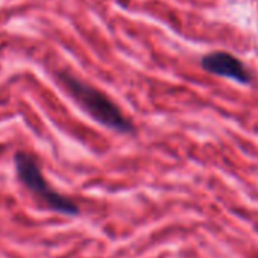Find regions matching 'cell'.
I'll return each mask as SVG.
<instances>
[{
    "mask_svg": "<svg viewBox=\"0 0 258 258\" xmlns=\"http://www.w3.org/2000/svg\"><path fill=\"white\" fill-rule=\"evenodd\" d=\"M58 79L67 93L73 97V100L78 102V105L96 121L117 133L127 134L134 131V124L131 120L105 93L66 72L59 73Z\"/></svg>",
    "mask_w": 258,
    "mask_h": 258,
    "instance_id": "6da1fadb",
    "label": "cell"
},
{
    "mask_svg": "<svg viewBox=\"0 0 258 258\" xmlns=\"http://www.w3.org/2000/svg\"><path fill=\"white\" fill-rule=\"evenodd\" d=\"M14 164L19 179L28 187L47 208L64 216H78L79 207L67 196L53 190L44 179L37 160L26 152H16Z\"/></svg>",
    "mask_w": 258,
    "mask_h": 258,
    "instance_id": "7a4b0ae2",
    "label": "cell"
},
{
    "mask_svg": "<svg viewBox=\"0 0 258 258\" xmlns=\"http://www.w3.org/2000/svg\"><path fill=\"white\" fill-rule=\"evenodd\" d=\"M202 67L213 75L232 79L238 84L247 85L252 82V75L249 69L238 58L228 52H213L205 55L202 58Z\"/></svg>",
    "mask_w": 258,
    "mask_h": 258,
    "instance_id": "3957f363",
    "label": "cell"
}]
</instances>
